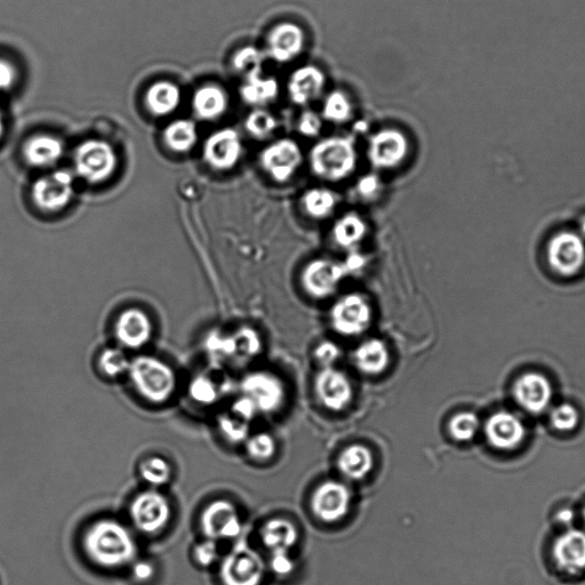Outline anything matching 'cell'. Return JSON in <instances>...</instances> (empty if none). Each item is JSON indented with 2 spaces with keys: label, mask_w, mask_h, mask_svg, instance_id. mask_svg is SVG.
Wrapping results in <instances>:
<instances>
[{
  "label": "cell",
  "mask_w": 585,
  "mask_h": 585,
  "mask_svg": "<svg viewBox=\"0 0 585 585\" xmlns=\"http://www.w3.org/2000/svg\"><path fill=\"white\" fill-rule=\"evenodd\" d=\"M83 548L93 564L106 570L132 565L138 546L128 528L116 519L102 518L86 528Z\"/></svg>",
  "instance_id": "cell-1"
},
{
  "label": "cell",
  "mask_w": 585,
  "mask_h": 585,
  "mask_svg": "<svg viewBox=\"0 0 585 585\" xmlns=\"http://www.w3.org/2000/svg\"><path fill=\"white\" fill-rule=\"evenodd\" d=\"M358 152L350 136H328L319 140L309 152L311 172L327 182H341L355 173Z\"/></svg>",
  "instance_id": "cell-2"
},
{
  "label": "cell",
  "mask_w": 585,
  "mask_h": 585,
  "mask_svg": "<svg viewBox=\"0 0 585 585\" xmlns=\"http://www.w3.org/2000/svg\"><path fill=\"white\" fill-rule=\"evenodd\" d=\"M128 378L136 392L151 404H165L178 386L173 368L162 359L139 356L132 360Z\"/></svg>",
  "instance_id": "cell-3"
},
{
  "label": "cell",
  "mask_w": 585,
  "mask_h": 585,
  "mask_svg": "<svg viewBox=\"0 0 585 585\" xmlns=\"http://www.w3.org/2000/svg\"><path fill=\"white\" fill-rule=\"evenodd\" d=\"M374 311L370 299L363 293L351 292L341 296L328 312L336 334L356 338L365 334L373 323Z\"/></svg>",
  "instance_id": "cell-4"
},
{
  "label": "cell",
  "mask_w": 585,
  "mask_h": 585,
  "mask_svg": "<svg viewBox=\"0 0 585 585\" xmlns=\"http://www.w3.org/2000/svg\"><path fill=\"white\" fill-rule=\"evenodd\" d=\"M118 157L114 147L100 139L86 140L74 152L76 175L90 184H101L116 173Z\"/></svg>",
  "instance_id": "cell-5"
},
{
  "label": "cell",
  "mask_w": 585,
  "mask_h": 585,
  "mask_svg": "<svg viewBox=\"0 0 585 585\" xmlns=\"http://www.w3.org/2000/svg\"><path fill=\"white\" fill-rule=\"evenodd\" d=\"M75 195V178L67 170H56L40 176L31 187L32 203L47 214L66 210Z\"/></svg>",
  "instance_id": "cell-6"
},
{
  "label": "cell",
  "mask_w": 585,
  "mask_h": 585,
  "mask_svg": "<svg viewBox=\"0 0 585 585\" xmlns=\"http://www.w3.org/2000/svg\"><path fill=\"white\" fill-rule=\"evenodd\" d=\"M347 276L343 262L317 258L309 261L301 270L300 284L311 299L326 300L338 292Z\"/></svg>",
  "instance_id": "cell-7"
},
{
  "label": "cell",
  "mask_w": 585,
  "mask_h": 585,
  "mask_svg": "<svg viewBox=\"0 0 585 585\" xmlns=\"http://www.w3.org/2000/svg\"><path fill=\"white\" fill-rule=\"evenodd\" d=\"M130 516L136 530L146 535H157L170 524L172 506L166 496L154 488L135 495Z\"/></svg>",
  "instance_id": "cell-8"
},
{
  "label": "cell",
  "mask_w": 585,
  "mask_h": 585,
  "mask_svg": "<svg viewBox=\"0 0 585 585\" xmlns=\"http://www.w3.org/2000/svg\"><path fill=\"white\" fill-rule=\"evenodd\" d=\"M410 152V141L398 128L375 132L367 146V159L376 171H390L402 165Z\"/></svg>",
  "instance_id": "cell-9"
},
{
  "label": "cell",
  "mask_w": 585,
  "mask_h": 585,
  "mask_svg": "<svg viewBox=\"0 0 585 585\" xmlns=\"http://www.w3.org/2000/svg\"><path fill=\"white\" fill-rule=\"evenodd\" d=\"M300 144L293 139H279L261 151L260 165L272 181L286 183L300 170L303 163Z\"/></svg>",
  "instance_id": "cell-10"
},
{
  "label": "cell",
  "mask_w": 585,
  "mask_h": 585,
  "mask_svg": "<svg viewBox=\"0 0 585 585\" xmlns=\"http://www.w3.org/2000/svg\"><path fill=\"white\" fill-rule=\"evenodd\" d=\"M244 155V144L235 128H222L208 136L204 143L205 163L216 172L234 170Z\"/></svg>",
  "instance_id": "cell-11"
},
{
  "label": "cell",
  "mask_w": 585,
  "mask_h": 585,
  "mask_svg": "<svg viewBox=\"0 0 585 585\" xmlns=\"http://www.w3.org/2000/svg\"><path fill=\"white\" fill-rule=\"evenodd\" d=\"M263 575V560L245 544L232 550L220 567L223 585H260Z\"/></svg>",
  "instance_id": "cell-12"
},
{
  "label": "cell",
  "mask_w": 585,
  "mask_h": 585,
  "mask_svg": "<svg viewBox=\"0 0 585 585\" xmlns=\"http://www.w3.org/2000/svg\"><path fill=\"white\" fill-rule=\"evenodd\" d=\"M200 526L207 539L220 541L235 539L242 532V522L234 504L218 500L203 511Z\"/></svg>",
  "instance_id": "cell-13"
},
{
  "label": "cell",
  "mask_w": 585,
  "mask_h": 585,
  "mask_svg": "<svg viewBox=\"0 0 585 585\" xmlns=\"http://www.w3.org/2000/svg\"><path fill=\"white\" fill-rule=\"evenodd\" d=\"M352 501L349 487L339 483L326 482L312 495L311 508L316 517L324 523L340 522L348 515Z\"/></svg>",
  "instance_id": "cell-14"
},
{
  "label": "cell",
  "mask_w": 585,
  "mask_h": 585,
  "mask_svg": "<svg viewBox=\"0 0 585 585\" xmlns=\"http://www.w3.org/2000/svg\"><path fill=\"white\" fill-rule=\"evenodd\" d=\"M315 387L319 402L332 412L346 410L354 397L348 376L335 367L323 368L317 375Z\"/></svg>",
  "instance_id": "cell-15"
},
{
  "label": "cell",
  "mask_w": 585,
  "mask_h": 585,
  "mask_svg": "<svg viewBox=\"0 0 585 585\" xmlns=\"http://www.w3.org/2000/svg\"><path fill=\"white\" fill-rule=\"evenodd\" d=\"M244 396L250 398L258 411L272 413L282 406L285 389L276 375L255 372L247 375L242 384Z\"/></svg>",
  "instance_id": "cell-16"
},
{
  "label": "cell",
  "mask_w": 585,
  "mask_h": 585,
  "mask_svg": "<svg viewBox=\"0 0 585 585\" xmlns=\"http://www.w3.org/2000/svg\"><path fill=\"white\" fill-rule=\"evenodd\" d=\"M306 34L298 24L282 22L272 28L267 37L266 55L278 63H288L303 52Z\"/></svg>",
  "instance_id": "cell-17"
},
{
  "label": "cell",
  "mask_w": 585,
  "mask_h": 585,
  "mask_svg": "<svg viewBox=\"0 0 585 585\" xmlns=\"http://www.w3.org/2000/svg\"><path fill=\"white\" fill-rule=\"evenodd\" d=\"M548 258L551 267L558 274L573 276L582 269L585 261V248L582 240L571 232H562L552 238Z\"/></svg>",
  "instance_id": "cell-18"
},
{
  "label": "cell",
  "mask_w": 585,
  "mask_h": 585,
  "mask_svg": "<svg viewBox=\"0 0 585 585\" xmlns=\"http://www.w3.org/2000/svg\"><path fill=\"white\" fill-rule=\"evenodd\" d=\"M152 322L147 312L139 308H128L117 317L115 335L120 346L139 350L150 342L152 338Z\"/></svg>",
  "instance_id": "cell-19"
},
{
  "label": "cell",
  "mask_w": 585,
  "mask_h": 585,
  "mask_svg": "<svg viewBox=\"0 0 585 585\" xmlns=\"http://www.w3.org/2000/svg\"><path fill=\"white\" fill-rule=\"evenodd\" d=\"M485 435L496 450L514 451L526 438V427L517 415L499 412L491 416L485 424Z\"/></svg>",
  "instance_id": "cell-20"
},
{
  "label": "cell",
  "mask_w": 585,
  "mask_h": 585,
  "mask_svg": "<svg viewBox=\"0 0 585 585\" xmlns=\"http://www.w3.org/2000/svg\"><path fill=\"white\" fill-rule=\"evenodd\" d=\"M514 395L517 403L527 412L542 413L550 405L554 389L546 376L530 372L515 382Z\"/></svg>",
  "instance_id": "cell-21"
},
{
  "label": "cell",
  "mask_w": 585,
  "mask_h": 585,
  "mask_svg": "<svg viewBox=\"0 0 585 585\" xmlns=\"http://www.w3.org/2000/svg\"><path fill=\"white\" fill-rule=\"evenodd\" d=\"M554 559L559 571L571 576L585 572V533L571 530L560 535L554 549Z\"/></svg>",
  "instance_id": "cell-22"
},
{
  "label": "cell",
  "mask_w": 585,
  "mask_h": 585,
  "mask_svg": "<svg viewBox=\"0 0 585 585\" xmlns=\"http://www.w3.org/2000/svg\"><path fill=\"white\" fill-rule=\"evenodd\" d=\"M326 86V77L316 66H303L296 69L288 79L287 91L291 101L296 106H308L323 94Z\"/></svg>",
  "instance_id": "cell-23"
},
{
  "label": "cell",
  "mask_w": 585,
  "mask_h": 585,
  "mask_svg": "<svg viewBox=\"0 0 585 585\" xmlns=\"http://www.w3.org/2000/svg\"><path fill=\"white\" fill-rule=\"evenodd\" d=\"M64 144L58 136L37 134L31 136L22 147L24 162L34 168L55 166L64 155Z\"/></svg>",
  "instance_id": "cell-24"
},
{
  "label": "cell",
  "mask_w": 585,
  "mask_h": 585,
  "mask_svg": "<svg viewBox=\"0 0 585 585\" xmlns=\"http://www.w3.org/2000/svg\"><path fill=\"white\" fill-rule=\"evenodd\" d=\"M368 234V224L357 212L340 216L333 224L331 236L333 243L344 251H356Z\"/></svg>",
  "instance_id": "cell-25"
},
{
  "label": "cell",
  "mask_w": 585,
  "mask_h": 585,
  "mask_svg": "<svg viewBox=\"0 0 585 585\" xmlns=\"http://www.w3.org/2000/svg\"><path fill=\"white\" fill-rule=\"evenodd\" d=\"M354 360L360 372L379 375L386 371L390 364L388 344L379 338L367 339L355 350Z\"/></svg>",
  "instance_id": "cell-26"
},
{
  "label": "cell",
  "mask_w": 585,
  "mask_h": 585,
  "mask_svg": "<svg viewBox=\"0 0 585 585\" xmlns=\"http://www.w3.org/2000/svg\"><path fill=\"white\" fill-rule=\"evenodd\" d=\"M229 107V98L226 91L220 86L207 85L200 87L192 99V108L199 119L206 122L221 118Z\"/></svg>",
  "instance_id": "cell-27"
},
{
  "label": "cell",
  "mask_w": 585,
  "mask_h": 585,
  "mask_svg": "<svg viewBox=\"0 0 585 585\" xmlns=\"http://www.w3.org/2000/svg\"><path fill=\"white\" fill-rule=\"evenodd\" d=\"M374 466L373 454L366 446L351 445L343 450L338 459L341 474L350 480H363Z\"/></svg>",
  "instance_id": "cell-28"
},
{
  "label": "cell",
  "mask_w": 585,
  "mask_h": 585,
  "mask_svg": "<svg viewBox=\"0 0 585 585\" xmlns=\"http://www.w3.org/2000/svg\"><path fill=\"white\" fill-rule=\"evenodd\" d=\"M279 93V85L275 78L263 76V71L252 72L245 76V83L240 88V96L251 106L262 107L274 101Z\"/></svg>",
  "instance_id": "cell-29"
},
{
  "label": "cell",
  "mask_w": 585,
  "mask_h": 585,
  "mask_svg": "<svg viewBox=\"0 0 585 585\" xmlns=\"http://www.w3.org/2000/svg\"><path fill=\"white\" fill-rule=\"evenodd\" d=\"M338 195L331 189L324 187L310 188L302 195L300 205L304 214L310 219L323 221L330 216L338 207Z\"/></svg>",
  "instance_id": "cell-30"
},
{
  "label": "cell",
  "mask_w": 585,
  "mask_h": 585,
  "mask_svg": "<svg viewBox=\"0 0 585 585\" xmlns=\"http://www.w3.org/2000/svg\"><path fill=\"white\" fill-rule=\"evenodd\" d=\"M261 539L272 554L288 552L299 539L298 530L286 519L275 518L263 526Z\"/></svg>",
  "instance_id": "cell-31"
},
{
  "label": "cell",
  "mask_w": 585,
  "mask_h": 585,
  "mask_svg": "<svg viewBox=\"0 0 585 585\" xmlns=\"http://www.w3.org/2000/svg\"><path fill=\"white\" fill-rule=\"evenodd\" d=\"M146 102L152 115L156 117L170 116L180 106V88L170 82H158L149 88Z\"/></svg>",
  "instance_id": "cell-32"
},
{
  "label": "cell",
  "mask_w": 585,
  "mask_h": 585,
  "mask_svg": "<svg viewBox=\"0 0 585 585\" xmlns=\"http://www.w3.org/2000/svg\"><path fill=\"white\" fill-rule=\"evenodd\" d=\"M164 143L175 154H188L198 142L197 126L189 119L174 120L165 128Z\"/></svg>",
  "instance_id": "cell-33"
},
{
  "label": "cell",
  "mask_w": 585,
  "mask_h": 585,
  "mask_svg": "<svg viewBox=\"0 0 585 585\" xmlns=\"http://www.w3.org/2000/svg\"><path fill=\"white\" fill-rule=\"evenodd\" d=\"M352 116H354V107L346 93L333 91L326 96L322 109L324 120L342 125L348 123Z\"/></svg>",
  "instance_id": "cell-34"
},
{
  "label": "cell",
  "mask_w": 585,
  "mask_h": 585,
  "mask_svg": "<svg viewBox=\"0 0 585 585\" xmlns=\"http://www.w3.org/2000/svg\"><path fill=\"white\" fill-rule=\"evenodd\" d=\"M141 478L152 488H159L171 482L173 469L171 463L162 456L154 455L144 459L139 467Z\"/></svg>",
  "instance_id": "cell-35"
},
{
  "label": "cell",
  "mask_w": 585,
  "mask_h": 585,
  "mask_svg": "<svg viewBox=\"0 0 585 585\" xmlns=\"http://www.w3.org/2000/svg\"><path fill=\"white\" fill-rule=\"evenodd\" d=\"M277 127V118L266 109L256 108L245 119L246 132L259 141L269 139Z\"/></svg>",
  "instance_id": "cell-36"
},
{
  "label": "cell",
  "mask_w": 585,
  "mask_h": 585,
  "mask_svg": "<svg viewBox=\"0 0 585 585\" xmlns=\"http://www.w3.org/2000/svg\"><path fill=\"white\" fill-rule=\"evenodd\" d=\"M131 360L127 358L123 350L108 348L99 356L98 366L101 373L109 379H116L128 373Z\"/></svg>",
  "instance_id": "cell-37"
},
{
  "label": "cell",
  "mask_w": 585,
  "mask_h": 585,
  "mask_svg": "<svg viewBox=\"0 0 585 585\" xmlns=\"http://www.w3.org/2000/svg\"><path fill=\"white\" fill-rule=\"evenodd\" d=\"M480 422L477 415L466 412L453 416L448 430L456 442L467 443L474 439L478 434Z\"/></svg>",
  "instance_id": "cell-38"
},
{
  "label": "cell",
  "mask_w": 585,
  "mask_h": 585,
  "mask_svg": "<svg viewBox=\"0 0 585 585\" xmlns=\"http://www.w3.org/2000/svg\"><path fill=\"white\" fill-rule=\"evenodd\" d=\"M236 346V356L243 359H251L258 356L262 351V339L258 331L250 326L240 327L232 335Z\"/></svg>",
  "instance_id": "cell-39"
},
{
  "label": "cell",
  "mask_w": 585,
  "mask_h": 585,
  "mask_svg": "<svg viewBox=\"0 0 585 585\" xmlns=\"http://www.w3.org/2000/svg\"><path fill=\"white\" fill-rule=\"evenodd\" d=\"M266 58V52H262L254 46H246L235 54L234 59H232V66L240 74L247 76L252 72L262 71L263 62Z\"/></svg>",
  "instance_id": "cell-40"
},
{
  "label": "cell",
  "mask_w": 585,
  "mask_h": 585,
  "mask_svg": "<svg viewBox=\"0 0 585 585\" xmlns=\"http://www.w3.org/2000/svg\"><path fill=\"white\" fill-rule=\"evenodd\" d=\"M552 427L560 432H571L579 426L580 414L570 404L559 405L550 415Z\"/></svg>",
  "instance_id": "cell-41"
},
{
  "label": "cell",
  "mask_w": 585,
  "mask_h": 585,
  "mask_svg": "<svg viewBox=\"0 0 585 585\" xmlns=\"http://www.w3.org/2000/svg\"><path fill=\"white\" fill-rule=\"evenodd\" d=\"M275 452V440L268 434H258L247 440V453L255 461L266 462Z\"/></svg>",
  "instance_id": "cell-42"
},
{
  "label": "cell",
  "mask_w": 585,
  "mask_h": 585,
  "mask_svg": "<svg viewBox=\"0 0 585 585\" xmlns=\"http://www.w3.org/2000/svg\"><path fill=\"white\" fill-rule=\"evenodd\" d=\"M190 396L198 404L210 405L218 399V388L208 376H197L190 383Z\"/></svg>",
  "instance_id": "cell-43"
},
{
  "label": "cell",
  "mask_w": 585,
  "mask_h": 585,
  "mask_svg": "<svg viewBox=\"0 0 585 585\" xmlns=\"http://www.w3.org/2000/svg\"><path fill=\"white\" fill-rule=\"evenodd\" d=\"M219 427L224 437L229 442L238 444L244 442L248 437L247 422L237 418L236 415H224L219 420Z\"/></svg>",
  "instance_id": "cell-44"
},
{
  "label": "cell",
  "mask_w": 585,
  "mask_h": 585,
  "mask_svg": "<svg viewBox=\"0 0 585 585\" xmlns=\"http://www.w3.org/2000/svg\"><path fill=\"white\" fill-rule=\"evenodd\" d=\"M356 195L364 202H374L383 191V182L378 174L368 173L359 178L355 187Z\"/></svg>",
  "instance_id": "cell-45"
},
{
  "label": "cell",
  "mask_w": 585,
  "mask_h": 585,
  "mask_svg": "<svg viewBox=\"0 0 585 585\" xmlns=\"http://www.w3.org/2000/svg\"><path fill=\"white\" fill-rule=\"evenodd\" d=\"M323 125L322 115H318L314 110H306L298 120V131L306 138H317L322 133Z\"/></svg>",
  "instance_id": "cell-46"
},
{
  "label": "cell",
  "mask_w": 585,
  "mask_h": 585,
  "mask_svg": "<svg viewBox=\"0 0 585 585\" xmlns=\"http://www.w3.org/2000/svg\"><path fill=\"white\" fill-rule=\"evenodd\" d=\"M218 541L207 539L203 542L196 544L192 556H194L195 562L202 567H210L219 559Z\"/></svg>",
  "instance_id": "cell-47"
},
{
  "label": "cell",
  "mask_w": 585,
  "mask_h": 585,
  "mask_svg": "<svg viewBox=\"0 0 585 585\" xmlns=\"http://www.w3.org/2000/svg\"><path fill=\"white\" fill-rule=\"evenodd\" d=\"M341 357V349L333 341L325 340L318 344L315 349V358L317 363L323 368L334 367Z\"/></svg>",
  "instance_id": "cell-48"
},
{
  "label": "cell",
  "mask_w": 585,
  "mask_h": 585,
  "mask_svg": "<svg viewBox=\"0 0 585 585\" xmlns=\"http://www.w3.org/2000/svg\"><path fill=\"white\" fill-rule=\"evenodd\" d=\"M156 567L150 560H135L132 564V576L136 582L146 583L155 578Z\"/></svg>",
  "instance_id": "cell-49"
},
{
  "label": "cell",
  "mask_w": 585,
  "mask_h": 585,
  "mask_svg": "<svg viewBox=\"0 0 585 585\" xmlns=\"http://www.w3.org/2000/svg\"><path fill=\"white\" fill-rule=\"evenodd\" d=\"M258 412V408H256L252 400L246 396L237 399L234 407H232V414L246 422L252 420Z\"/></svg>",
  "instance_id": "cell-50"
},
{
  "label": "cell",
  "mask_w": 585,
  "mask_h": 585,
  "mask_svg": "<svg viewBox=\"0 0 585 585\" xmlns=\"http://www.w3.org/2000/svg\"><path fill=\"white\" fill-rule=\"evenodd\" d=\"M271 568L278 575H288L293 571V560L288 556V552H277L272 554Z\"/></svg>",
  "instance_id": "cell-51"
},
{
  "label": "cell",
  "mask_w": 585,
  "mask_h": 585,
  "mask_svg": "<svg viewBox=\"0 0 585 585\" xmlns=\"http://www.w3.org/2000/svg\"><path fill=\"white\" fill-rule=\"evenodd\" d=\"M15 79V72L10 63L0 61V91L10 88Z\"/></svg>",
  "instance_id": "cell-52"
},
{
  "label": "cell",
  "mask_w": 585,
  "mask_h": 585,
  "mask_svg": "<svg viewBox=\"0 0 585 585\" xmlns=\"http://www.w3.org/2000/svg\"><path fill=\"white\" fill-rule=\"evenodd\" d=\"M366 259L362 254L357 253L356 251H351L348 259L346 262H343L344 267L348 272V275L352 274V272H356L362 270L365 267Z\"/></svg>",
  "instance_id": "cell-53"
},
{
  "label": "cell",
  "mask_w": 585,
  "mask_h": 585,
  "mask_svg": "<svg viewBox=\"0 0 585 585\" xmlns=\"http://www.w3.org/2000/svg\"><path fill=\"white\" fill-rule=\"evenodd\" d=\"M3 134H4V120H3L2 112H0V139H2Z\"/></svg>",
  "instance_id": "cell-54"
},
{
  "label": "cell",
  "mask_w": 585,
  "mask_h": 585,
  "mask_svg": "<svg viewBox=\"0 0 585 585\" xmlns=\"http://www.w3.org/2000/svg\"><path fill=\"white\" fill-rule=\"evenodd\" d=\"M584 517H585V510H584Z\"/></svg>",
  "instance_id": "cell-55"
}]
</instances>
